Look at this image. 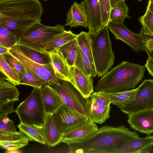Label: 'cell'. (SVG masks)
<instances>
[{
    "mask_svg": "<svg viewBox=\"0 0 153 153\" xmlns=\"http://www.w3.org/2000/svg\"><path fill=\"white\" fill-rule=\"evenodd\" d=\"M139 0V1H142V0Z\"/></svg>",
    "mask_w": 153,
    "mask_h": 153,
    "instance_id": "obj_51",
    "label": "cell"
},
{
    "mask_svg": "<svg viewBox=\"0 0 153 153\" xmlns=\"http://www.w3.org/2000/svg\"><path fill=\"white\" fill-rule=\"evenodd\" d=\"M0 71L6 77V80L15 86L20 85L18 75L7 62L2 55H0Z\"/></svg>",
    "mask_w": 153,
    "mask_h": 153,
    "instance_id": "obj_32",
    "label": "cell"
},
{
    "mask_svg": "<svg viewBox=\"0 0 153 153\" xmlns=\"http://www.w3.org/2000/svg\"><path fill=\"white\" fill-rule=\"evenodd\" d=\"M89 99L97 103L104 105H110L111 103L110 93L104 91L93 92L91 95Z\"/></svg>",
    "mask_w": 153,
    "mask_h": 153,
    "instance_id": "obj_37",
    "label": "cell"
},
{
    "mask_svg": "<svg viewBox=\"0 0 153 153\" xmlns=\"http://www.w3.org/2000/svg\"><path fill=\"white\" fill-rule=\"evenodd\" d=\"M9 52L25 66L46 81L51 85H60V81L56 76L52 63L42 65L27 58L14 46L9 49Z\"/></svg>",
    "mask_w": 153,
    "mask_h": 153,
    "instance_id": "obj_10",
    "label": "cell"
},
{
    "mask_svg": "<svg viewBox=\"0 0 153 153\" xmlns=\"http://www.w3.org/2000/svg\"><path fill=\"white\" fill-rule=\"evenodd\" d=\"M151 0L152 2H153V0Z\"/></svg>",
    "mask_w": 153,
    "mask_h": 153,
    "instance_id": "obj_50",
    "label": "cell"
},
{
    "mask_svg": "<svg viewBox=\"0 0 153 153\" xmlns=\"http://www.w3.org/2000/svg\"><path fill=\"white\" fill-rule=\"evenodd\" d=\"M138 87L134 99L120 109L128 115L153 108V80L145 79Z\"/></svg>",
    "mask_w": 153,
    "mask_h": 153,
    "instance_id": "obj_9",
    "label": "cell"
},
{
    "mask_svg": "<svg viewBox=\"0 0 153 153\" xmlns=\"http://www.w3.org/2000/svg\"><path fill=\"white\" fill-rule=\"evenodd\" d=\"M153 135L133 139L122 145L114 153H146L153 151Z\"/></svg>",
    "mask_w": 153,
    "mask_h": 153,
    "instance_id": "obj_15",
    "label": "cell"
},
{
    "mask_svg": "<svg viewBox=\"0 0 153 153\" xmlns=\"http://www.w3.org/2000/svg\"><path fill=\"white\" fill-rule=\"evenodd\" d=\"M111 8L115 6L119 2L125 0H110Z\"/></svg>",
    "mask_w": 153,
    "mask_h": 153,
    "instance_id": "obj_45",
    "label": "cell"
},
{
    "mask_svg": "<svg viewBox=\"0 0 153 153\" xmlns=\"http://www.w3.org/2000/svg\"><path fill=\"white\" fill-rule=\"evenodd\" d=\"M145 46L149 50H153V37H149L146 42Z\"/></svg>",
    "mask_w": 153,
    "mask_h": 153,
    "instance_id": "obj_43",
    "label": "cell"
},
{
    "mask_svg": "<svg viewBox=\"0 0 153 153\" xmlns=\"http://www.w3.org/2000/svg\"><path fill=\"white\" fill-rule=\"evenodd\" d=\"M43 13L39 0H0V25L11 32L17 42L32 26L41 22Z\"/></svg>",
    "mask_w": 153,
    "mask_h": 153,
    "instance_id": "obj_1",
    "label": "cell"
},
{
    "mask_svg": "<svg viewBox=\"0 0 153 153\" xmlns=\"http://www.w3.org/2000/svg\"><path fill=\"white\" fill-rule=\"evenodd\" d=\"M24 66L25 74L24 78L20 80V84L28 85L33 88H42L45 85H49L46 81Z\"/></svg>",
    "mask_w": 153,
    "mask_h": 153,
    "instance_id": "obj_31",
    "label": "cell"
},
{
    "mask_svg": "<svg viewBox=\"0 0 153 153\" xmlns=\"http://www.w3.org/2000/svg\"><path fill=\"white\" fill-rule=\"evenodd\" d=\"M73 81L71 83L86 99L90 98L94 92V79L91 76L84 74L74 66L70 68Z\"/></svg>",
    "mask_w": 153,
    "mask_h": 153,
    "instance_id": "obj_17",
    "label": "cell"
},
{
    "mask_svg": "<svg viewBox=\"0 0 153 153\" xmlns=\"http://www.w3.org/2000/svg\"><path fill=\"white\" fill-rule=\"evenodd\" d=\"M41 94L46 114H53L63 104L57 93L50 85L42 87Z\"/></svg>",
    "mask_w": 153,
    "mask_h": 153,
    "instance_id": "obj_19",
    "label": "cell"
},
{
    "mask_svg": "<svg viewBox=\"0 0 153 153\" xmlns=\"http://www.w3.org/2000/svg\"><path fill=\"white\" fill-rule=\"evenodd\" d=\"M88 20L89 32L94 33L103 27L99 0H84Z\"/></svg>",
    "mask_w": 153,
    "mask_h": 153,
    "instance_id": "obj_18",
    "label": "cell"
},
{
    "mask_svg": "<svg viewBox=\"0 0 153 153\" xmlns=\"http://www.w3.org/2000/svg\"><path fill=\"white\" fill-rule=\"evenodd\" d=\"M41 88H33L29 96L15 110L21 123L40 128L46 114L41 96Z\"/></svg>",
    "mask_w": 153,
    "mask_h": 153,
    "instance_id": "obj_5",
    "label": "cell"
},
{
    "mask_svg": "<svg viewBox=\"0 0 153 153\" xmlns=\"http://www.w3.org/2000/svg\"><path fill=\"white\" fill-rule=\"evenodd\" d=\"M110 105H104L89 100L87 117L90 121L101 124L110 117Z\"/></svg>",
    "mask_w": 153,
    "mask_h": 153,
    "instance_id": "obj_21",
    "label": "cell"
},
{
    "mask_svg": "<svg viewBox=\"0 0 153 153\" xmlns=\"http://www.w3.org/2000/svg\"><path fill=\"white\" fill-rule=\"evenodd\" d=\"M149 10L153 13V2L151 0H149L147 7Z\"/></svg>",
    "mask_w": 153,
    "mask_h": 153,
    "instance_id": "obj_46",
    "label": "cell"
},
{
    "mask_svg": "<svg viewBox=\"0 0 153 153\" xmlns=\"http://www.w3.org/2000/svg\"><path fill=\"white\" fill-rule=\"evenodd\" d=\"M2 55L7 62L17 73L20 80L22 79L25 74V70L24 65L9 52Z\"/></svg>",
    "mask_w": 153,
    "mask_h": 153,
    "instance_id": "obj_35",
    "label": "cell"
},
{
    "mask_svg": "<svg viewBox=\"0 0 153 153\" xmlns=\"http://www.w3.org/2000/svg\"><path fill=\"white\" fill-rule=\"evenodd\" d=\"M90 36L97 75L102 77L108 72L115 58L107 25Z\"/></svg>",
    "mask_w": 153,
    "mask_h": 153,
    "instance_id": "obj_4",
    "label": "cell"
},
{
    "mask_svg": "<svg viewBox=\"0 0 153 153\" xmlns=\"http://www.w3.org/2000/svg\"><path fill=\"white\" fill-rule=\"evenodd\" d=\"M108 27L117 39L121 40L130 47L136 52L145 51V45L149 36L144 34L141 27L139 33H135L130 30L123 23L109 22Z\"/></svg>",
    "mask_w": 153,
    "mask_h": 153,
    "instance_id": "obj_8",
    "label": "cell"
},
{
    "mask_svg": "<svg viewBox=\"0 0 153 153\" xmlns=\"http://www.w3.org/2000/svg\"><path fill=\"white\" fill-rule=\"evenodd\" d=\"M14 46L25 56L36 63L42 65L52 63L49 53L22 44H16Z\"/></svg>",
    "mask_w": 153,
    "mask_h": 153,
    "instance_id": "obj_22",
    "label": "cell"
},
{
    "mask_svg": "<svg viewBox=\"0 0 153 153\" xmlns=\"http://www.w3.org/2000/svg\"><path fill=\"white\" fill-rule=\"evenodd\" d=\"M43 0L45 1H47L48 0Z\"/></svg>",
    "mask_w": 153,
    "mask_h": 153,
    "instance_id": "obj_49",
    "label": "cell"
},
{
    "mask_svg": "<svg viewBox=\"0 0 153 153\" xmlns=\"http://www.w3.org/2000/svg\"><path fill=\"white\" fill-rule=\"evenodd\" d=\"M17 42L14 35L5 27L0 25V45L9 49Z\"/></svg>",
    "mask_w": 153,
    "mask_h": 153,
    "instance_id": "obj_34",
    "label": "cell"
},
{
    "mask_svg": "<svg viewBox=\"0 0 153 153\" xmlns=\"http://www.w3.org/2000/svg\"><path fill=\"white\" fill-rule=\"evenodd\" d=\"M76 39L78 47L88 59L92 64L95 66L90 33L89 32L82 31L77 34Z\"/></svg>",
    "mask_w": 153,
    "mask_h": 153,
    "instance_id": "obj_28",
    "label": "cell"
},
{
    "mask_svg": "<svg viewBox=\"0 0 153 153\" xmlns=\"http://www.w3.org/2000/svg\"><path fill=\"white\" fill-rule=\"evenodd\" d=\"M0 131L7 132L16 131L14 122L11 120L9 122L6 124L0 123Z\"/></svg>",
    "mask_w": 153,
    "mask_h": 153,
    "instance_id": "obj_41",
    "label": "cell"
},
{
    "mask_svg": "<svg viewBox=\"0 0 153 153\" xmlns=\"http://www.w3.org/2000/svg\"><path fill=\"white\" fill-rule=\"evenodd\" d=\"M101 11L102 26L107 25L109 19L111 7L110 0H99Z\"/></svg>",
    "mask_w": 153,
    "mask_h": 153,
    "instance_id": "obj_38",
    "label": "cell"
},
{
    "mask_svg": "<svg viewBox=\"0 0 153 153\" xmlns=\"http://www.w3.org/2000/svg\"><path fill=\"white\" fill-rule=\"evenodd\" d=\"M15 102L12 101L0 104V118L7 116L8 114L15 112L13 108Z\"/></svg>",
    "mask_w": 153,
    "mask_h": 153,
    "instance_id": "obj_40",
    "label": "cell"
},
{
    "mask_svg": "<svg viewBox=\"0 0 153 153\" xmlns=\"http://www.w3.org/2000/svg\"><path fill=\"white\" fill-rule=\"evenodd\" d=\"M128 122L135 131L150 135L153 133V108L128 115Z\"/></svg>",
    "mask_w": 153,
    "mask_h": 153,
    "instance_id": "obj_13",
    "label": "cell"
},
{
    "mask_svg": "<svg viewBox=\"0 0 153 153\" xmlns=\"http://www.w3.org/2000/svg\"><path fill=\"white\" fill-rule=\"evenodd\" d=\"M20 129L32 140L42 144L46 143L45 140L40 128L34 125L20 123L18 125Z\"/></svg>",
    "mask_w": 153,
    "mask_h": 153,
    "instance_id": "obj_30",
    "label": "cell"
},
{
    "mask_svg": "<svg viewBox=\"0 0 153 153\" xmlns=\"http://www.w3.org/2000/svg\"><path fill=\"white\" fill-rule=\"evenodd\" d=\"M77 48V42L75 38L65 44L58 51L70 68L74 66Z\"/></svg>",
    "mask_w": 153,
    "mask_h": 153,
    "instance_id": "obj_26",
    "label": "cell"
},
{
    "mask_svg": "<svg viewBox=\"0 0 153 153\" xmlns=\"http://www.w3.org/2000/svg\"><path fill=\"white\" fill-rule=\"evenodd\" d=\"M128 9L125 1L119 2L115 6L111 8L109 22L116 23H123L126 18H129Z\"/></svg>",
    "mask_w": 153,
    "mask_h": 153,
    "instance_id": "obj_29",
    "label": "cell"
},
{
    "mask_svg": "<svg viewBox=\"0 0 153 153\" xmlns=\"http://www.w3.org/2000/svg\"><path fill=\"white\" fill-rule=\"evenodd\" d=\"M76 34L70 30H65L52 39L47 44L43 51L48 53L56 52L65 43L76 38Z\"/></svg>",
    "mask_w": 153,
    "mask_h": 153,
    "instance_id": "obj_23",
    "label": "cell"
},
{
    "mask_svg": "<svg viewBox=\"0 0 153 153\" xmlns=\"http://www.w3.org/2000/svg\"><path fill=\"white\" fill-rule=\"evenodd\" d=\"M145 66L149 74L153 77V59L148 57Z\"/></svg>",
    "mask_w": 153,
    "mask_h": 153,
    "instance_id": "obj_42",
    "label": "cell"
},
{
    "mask_svg": "<svg viewBox=\"0 0 153 153\" xmlns=\"http://www.w3.org/2000/svg\"><path fill=\"white\" fill-rule=\"evenodd\" d=\"M145 68L138 64L122 62L100 79L95 91L112 93L134 89L144 77Z\"/></svg>",
    "mask_w": 153,
    "mask_h": 153,
    "instance_id": "obj_3",
    "label": "cell"
},
{
    "mask_svg": "<svg viewBox=\"0 0 153 153\" xmlns=\"http://www.w3.org/2000/svg\"><path fill=\"white\" fill-rule=\"evenodd\" d=\"M74 66L86 75L93 77L97 75L95 66L92 64L78 46Z\"/></svg>",
    "mask_w": 153,
    "mask_h": 153,
    "instance_id": "obj_25",
    "label": "cell"
},
{
    "mask_svg": "<svg viewBox=\"0 0 153 153\" xmlns=\"http://www.w3.org/2000/svg\"><path fill=\"white\" fill-rule=\"evenodd\" d=\"M6 153H20L22 152L18 149H10L7 150Z\"/></svg>",
    "mask_w": 153,
    "mask_h": 153,
    "instance_id": "obj_48",
    "label": "cell"
},
{
    "mask_svg": "<svg viewBox=\"0 0 153 153\" xmlns=\"http://www.w3.org/2000/svg\"><path fill=\"white\" fill-rule=\"evenodd\" d=\"M65 26H69L70 28L79 26L86 28L88 27L84 0L80 3H73L67 14Z\"/></svg>",
    "mask_w": 153,
    "mask_h": 153,
    "instance_id": "obj_14",
    "label": "cell"
},
{
    "mask_svg": "<svg viewBox=\"0 0 153 153\" xmlns=\"http://www.w3.org/2000/svg\"><path fill=\"white\" fill-rule=\"evenodd\" d=\"M65 30L64 26L60 24L48 26L41 22H38L23 34L17 44L43 51L48 43L52 39Z\"/></svg>",
    "mask_w": 153,
    "mask_h": 153,
    "instance_id": "obj_6",
    "label": "cell"
},
{
    "mask_svg": "<svg viewBox=\"0 0 153 153\" xmlns=\"http://www.w3.org/2000/svg\"><path fill=\"white\" fill-rule=\"evenodd\" d=\"M32 140L30 138L21 139L18 140L8 141H0V147L6 150L18 149L28 144L29 141Z\"/></svg>",
    "mask_w": 153,
    "mask_h": 153,
    "instance_id": "obj_36",
    "label": "cell"
},
{
    "mask_svg": "<svg viewBox=\"0 0 153 153\" xmlns=\"http://www.w3.org/2000/svg\"><path fill=\"white\" fill-rule=\"evenodd\" d=\"M9 48L0 45V55H3L8 52Z\"/></svg>",
    "mask_w": 153,
    "mask_h": 153,
    "instance_id": "obj_44",
    "label": "cell"
},
{
    "mask_svg": "<svg viewBox=\"0 0 153 153\" xmlns=\"http://www.w3.org/2000/svg\"><path fill=\"white\" fill-rule=\"evenodd\" d=\"M41 128L46 143L48 146H54L61 142L63 134L53 114H46L44 124Z\"/></svg>",
    "mask_w": 153,
    "mask_h": 153,
    "instance_id": "obj_16",
    "label": "cell"
},
{
    "mask_svg": "<svg viewBox=\"0 0 153 153\" xmlns=\"http://www.w3.org/2000/svg\"><path fill=\"white\" fill-rule=\"evenodd\" d=\"M50 54L56 77L60 80L67 81L72 83L73 79L71 68L62 56L58 51Z\"/></svg>",
    "mask_w": 153,
    "mask_h": 153,
    "instance_id": "obj_20",
    "label": "cell"
},
{
    "mask_svg": "<svg viewBox=\"0 0 153 153\" xmlns=\"http://www.w3.org/2000/svg\"><path fill=\"white\" fill-rule=\"evenodd\" d=\"M53 115L62 134L88 120L87 117L63 103Z\"/></svg>",
    "mask_w": 153,
    "mask_h": 153,
    "instance_id": "obj_11",
    "label": "cell"
},
{
    "mask_svg": "<svg viewBox=\"0 0 153 153\" xmlns=\"http://www.w3.org/2000/svg\"><path fill=\"white\" fill-rule=\"evenodd\" d=\"M5 79H0V104L19 101V92L16 86Z\"/></svg>",
    "mask_w": 153,
    "mask_h": 153,
    "instance_id": "obj_24",
    "label": "cell"
},
{
    "mask_svg": "<svg viewBox=\"0 0 153 153\" xmlns=\"http://www.w3.org/2000/svg\"><path fill=\"white\" fill-rule=\"evenodd\" d=\"M60 82V85L50 86L57 93L63 103L87 117L89 98L84 97L70 82L61 80Z\"/></svg>",
    "mask_w": 153,
    "mask_h": 153,
    "instance_id": "obj_7",
    "label": "cell"
},
{
    "mask_svg": "<svg viewBox=\"0 0 153 153\" xmlns=\"http://www.w3.org/2000/svg\"><path fill=\"white\" fill-rule=\"evenodd\" d=\"M98 129L96 124L88 120L63 133L61 142L69 145L81 142L94 134Z\"/></svg>",
    "mask_w": 153,
    "mask_h": 153,
    "instance_id": "obj_12",
    "label": "cell"
},
{
    "mask_svg": "<svg viewBox=\"0 0 153 153\" xmlns=\"http://www.w3.org/2000/svg\"><path fill=\"white\" fill-rule=\"evenodd\" d=\"M124 126L106 125L82 141L69 146V153H114L122 145L139 137Z\"/></svg>",
    "mask_w": 153,
    "mask_h": 153,
    "instance_id": "obj_2",
    "label": "cell"
},
{
    "mask_svg": "<svg viewBox=\"0 0 153 153\" xmlns=\"http://www.w3.org/2000/svg\"><path fill=\"white\" fill-rule=\"evenodd\" d=\"M26 138L30 137L21 130L10 132L0 131V141L16 140Z\"/></svg>",
    "mask_w": 153,
    "mask_h": 153,
    "instance_id": "obj_39",
    "label": "cell"
},
{
    "mask_svg": "<svg viewBox=\"0 0 153 153\" xmlns=\"http://www.w3.org/2000/svg\"><path fill=\"white\" fill-rule=\"evenodd\" d=\"M138 89V87L127 91L110 93L111 103L121 109L134 99Z\"/></svg>",
    "mask_w": 153,
    "mask_h": 153,
    "instance_id": "obj_27",
    "label": "cell"
},
{
    "mask_svg": "<svg viewBox=\"0 0 153 153\" xmlns=\"http://www.w3.org/2000/svg\"><path fill=\"white\" fill-rule=\"evenodd\" d=\"M145 51L146 52L148 57H150L153 59V50H149L145 48Z\"/></svg>",
    "mask_w": 153,
    "mask_h": 153,
    "instance_id": "obj_47",
    "label": "cell"
},
{
    "mask_svg": "<svg viewBox=\"0 0 153 153\" xmlns=\"http://www.w3.org/2000/svg\"><path fill=\"white\" fill-rule=\"evenodd\" d=\"M145 34L153 37V13L147 7L145 13L138 19Z\"/></svg>",
    "mask_w": 153,
    "mask_h": 153,
    "instance_id": "obj_33",
    "label": "cell"
}]
</instances>
